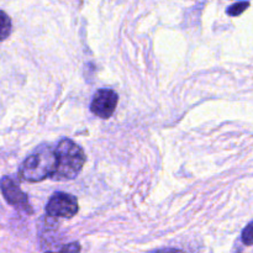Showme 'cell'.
I'll return each instance as SVG.
<instances>
[{
  "mask_svg": "<svg viewBox=\"0 0 253 253\" xmlns=\"http://www.w3.org/2000/svg\"><path fill=\"white\" fill-rule=\"evenodd\" d=\"M0 189H1L2 195H4L5 200L9 203L11 207L16 208L17 210L26 212V214H32L31 205L29 203V198L27 195L20 189L19 184L15 182L12 178L4 177L0 180Z\"/></svg>",
  "mask_w": 253,
  "mask_h": 253,
  "instance_id": "4",
  "label": "cell"
},
{
  "mask_svg": "<svg viewBox=\"0 0 253 253\" xmlns=\"http://www.w3.org/2000/svg\"><path fill=\"white\" fill-rule=\"evenodd\" d=\"M57 167L52 178L56 180L74 179L85 163L83 148L69 138H63L54 148Z\"/></svg>",
  "mask_w": 253,
  "mask_h": 253,
  "instance_id": "1",
  "label": "cell"
},
{
  "mask_svg": "<svg viewBox=\"0 0 253 253\" xmlns=\"http://www.w3.org/2000/svg\"><path fill=\"white\" fill-rule=\"evenodd\" d=\"M119 95L113 89H100L94 95L90 110L94 115L101 119H109L116 110Z\"/></svg>",
  "mask_w": 253,
  "mask_h": 253,
  "instance_id": "5",
  "label": "cell"
},
{
  "mask_svg": "<svg viewBox=\"0 0 253 253\" xmlns=\"http://www.w3.org/2000/svg\"><path fill=\"white\" fill-rule=\"evenodd\" d=\"M79 250H81V247H79V245L73 244V245H72V246L63 247V249H62V251H79Z\"/></svg>",
  "mask_w": 253,
  "mask_h": 253,
  "instance_id": "9",
  "label": "cell"
},
{
  "mask_svg": "<svg viewBox=\"0 0 253 253\" xmlns=\"http://www.w3.org/2000/svg\"><path fill=\"white\" fill-rule=\"evenodd\" d=\"M249 6H250L249 1L236 2V4H232L231 6L227 9V14H229L230 16H239V15H241Z\"/></svg>",
  "mask_w": 253,
  "mask_h": 253,
  "instance_id": "7",
  "label": "cell"
},
{
  "mask_svg": "<svg viewBox=\"0 0 253 253\" xmlns=\"http://www.w3.org/2000/svg\"><path fill=\"white\" fill-rule=\"evenodd\" d=\"M57 167L56 153L51 146H41L35 150L22 162L19 170L20 179L26 182H41L46 178H52Z\"/></svg>",
  "mask_w": 253,
  "mask_h": 253,
  "instance_id": "2",
  "label": "cell"
},
{
  "mask_svg": "<svg viewBox=\"0 0 253 253\" xmlns=\"http://www.w3.org/2000/svg\"><path fill=\"white\" fill-rule=\"evenodd\" d=\"M78 200L76 197L67 193H56L52 195L46 207V212L51 217L69 219L78 212Z\"/></svg>",
  "mask_w": 253,
  "mask_h": 253,
  "instance_id": "3",
  "label": "cell"
},
{
  "mask_svg": "<svg viewBox=\"0 0 253 253\" xmlns=\"http://www.w3.org/2000/svg\"><path fill=\"white\" fill-rule=\"evenodd\" d=\"M241 240L246 246H253V221L250 222L244 229Z\"/></svg>",
  "mask_w": 253,
  "mask_h": 253,
  "instance_id": "8",
  "label": "cell"
},
{
  "mask_svg": "<svg viewBox=\"0 0 253 253\" xmlns=\"http://www.w3.org/2000/svg\"><path fill=\"white\" fill-rule=\"evenodd\" d=\"M10 34H11V20L4 11L0 10V41L7 39Z\"/></svg>",
  "mask_w": 253,
  "mask_h": 253,
  "instance_id": "6",
  "label": "cell"
}]
</instances>
